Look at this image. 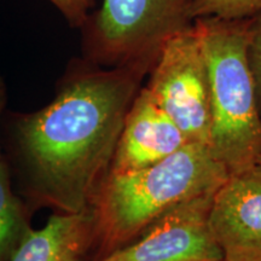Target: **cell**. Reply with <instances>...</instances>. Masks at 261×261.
Masks as SVG:
<instances>
[{
    "label": "cell",
    "instance_id": "obj_11",
    "mask_svg": "<svg viewBox=\"0 0 261 261\" xmlns=\"http://www.w3.org/2000/svg\"><path fill=\"white\" fill-rule=\"evenodd\" d=\"M261 14V0H192L190 17L223 19L250 18Z\"/></svg>",
    "mask_w": 261,
    "mask_h": 261
},
{
    "label": "cell",
    "instance_id": "obj_5",
    "mask_svg": "<svg viewBox=\"0 0 261 261\" xmlns=\"http://www.w3.org/2000/svg\"><path fill=\"white\" fill-rule=\"evenodd\" d=\"M145 87L189 142L210 148V84L195 23L166 42Z\"/></svg>",
    "mask_w": 261,
    "mask_h": 261
},
{
    "label": "cell",
    "instance_id": "obj_10",
    "mask_svg": "<svg viewBox=\"0 0 261 261\" xmlns=\"http://www.w3.org/2000/svg\"><path fill=\"white\" fill-rule=\"evenodd\" d=\"M33 214L12 187L4 160L0 162V261H12L34 228Z\"/></svg>",
    "mask_w": 261,
    "mask_h": 261
},
{
    "label": "cell",
    "instance_id": "obj_8",
    "mask_svg": "<svg viewBox=\"0 0 261 261\" xmlns=\"http://www.w3.org/2000/svg\"><path fill=\"white\" fill-rule=\"evenodd\" d=\"M188 143L177 123L143 86L127 113L108 172L125 173L149 167Z\"/></svg>",
    "mask_w": 261,
    "mask_h": 261
},
{
    "label": "cell",
    "instance_id": "obj_6",
    "mask_svg": "<svg viewBox=\"0 0 261 261\" xmlns=\"http://www.w3.org/2000/svg\"><path fill=\"white\" fill-rule=\"evenodd\" d=\"M214 191L175 205L135 241L98 261H221L224 253L208 221Z\"/></svg>",
    "mask_w": 261,
    "mask_h": 261
},
{
    "label": "cell",
    "instance_id": "obj_7",
    "mask_svg": "<svg viewBox=\"0 0 261 261\" xmlns=\"http://www.w3.org/2000/svg\"><path fill=\"white\" fill-rule=\"evenodd\" d=\"M208 221L224 257L261 252V163L227 175L214 191Z\"/></svg>",
    "mask_w": 261,
    "mask_h": 261
},
{
    "label": "cell",
    "instance_id": "obj_13",
    "mask_svg": "<svg viewBox=\"0 0 261 261\" xmlns=\"http://www.w3.org/2000/svg\"><path fill=\"white\" fill-rule=\"evenodd\" d=\"M63 16L71 28L79 29L96 6V0H47Z\"/></svg>",
    "mask_w": 261,
    "mask_h": 261
},
{
    "label": "cell",
    "instance_id": "obj_14",
    "mask_svg": "<svg viewBox=\"0 0 261 261\" xmlns=\"http://www.w3.org/2000/svg\"><path fill=\"white\" fill-rule=\"evenodd\" d=\"M8 100H9L8 85H6L5 79L3 77V75L0 74V121H2V117L4 115L6 107H8ZM2 160H3L2 148H0V162H2Z\"/></svg>",
    "mask_w": 261,
    "mask_h": 261
},
{
    "label": "cell",
    "instance_id": "obj_9",
    "mask_svg": "<svg viewBox=\"0 0 261 261\" xmlns=\"http://www.w3.org/2000/svg\"><path fill=\"white\" fill-rule=\"evenodd\" d=\"M94 218L91 208L80 213H52L44 227L33 230L12 261H91Z\"/></svg>",
    "mask_w": 261,
    "mask_h": 261
},
{
    "label": "cell",
    "instance_id": "obj_4",
    "mask_svg": "<svg viewBox=\"0 0 261 261\" xmlns=\"http://www.w3.org/2000/svg\"><path fill=\"white\" fill-rule=\"evenodd\" d=\"M192 0H103L79 28L83 58L104 68L156 62L172 37L194 23Z\"/></svg>",
    "mask_w": 261,
    "mask_h": 261
},
{
    "label": "cell",
    "instance_id": "obj_16",
    "mask_svg": "<svg viewBox=\"0 0 261 261\" xmlns=\"http://www.w3.org/2000/svg\"><path fill=\"white\" fill-rule=\"evenodd\" d=\"M257 163H261V156H260L259 159H257Z\"/></svg>",
    "mask_w": 261,
    "mask_h": 261
},
{
    "label": "cell",
    "instance_id": "obj_2",
    "mask_svg": "<svg viewBox=\"0 0 261 261\" xmlns=\"http://www.w3.org/2000/svg\"><path fill=\"white\" fill-rule=\"evenodd\" d=\"M228 172L207 145L188 143L149 167L108 172L92 196L94 247L98 261L135 241L175 205L214 191Z\"/></svg>",
    "mask_w": 261,
    "mask_h": 261
},
{
    "label": "cell",
    "instance_id": "obj_15",
    "mask_svg": "<svg viewBox=\"0 0 261 261\" xmlns=\"http://www.w3.org/2000/svg\"><path fill=\"white\" fill-rule=\"evenodd\" d=\"M221 261H261V252L241 254V255H236V256L224 257Z\"/></svg>",
    "mask_w": 261,
    "mask_h": 261
},
{
    "label": "cell",
    "instance_id": "obj_1",
    "mask_svg": "<svg viewBox=\"0 0 261 261\" xmlns=\"http://www.w3.org/2000/svg\"><path fill=\"white\" fill-rule=\"evenodd\" d=\"M156 62L104 68L73 58L47 106L6 109L0 148L12 187L33 214L90 208L112 165L129 107Z\"/></svg>",
    "mask_w": 261,
    "mask_h": 261
},
{
    "label": "cell",
    "instance_id": "obj_12",
    "mask_svg": "<svg viewBox=\"0 0 261 261\" xmlns=\"http://www.w3.org/2000/svg\"><path fill=\"white\" fill-rule=\"evenodd\" d=\"M247 57L252 73L257 107L261 115V14L252 17L249 38L247 45Z\"/></svg>",
    "mask_w": 261,
    "mask_h": 261
},
{
    "label": "cell",
    "instance_id": "obj_3",
    "mask_svg": "<svg viewBox=\"0 0 261 261\" xmlns=\"http://www.w3.org/2000/svg\"><path fill=\"white\" fill-rule=\"evenodd\" d=\"M252 17L194 19L208 71L210 149L228 174L261 156V115L247 57Z\"/></svg>",
    "mask_w": 261,
    "mask_h": 261
}]
</instances>
